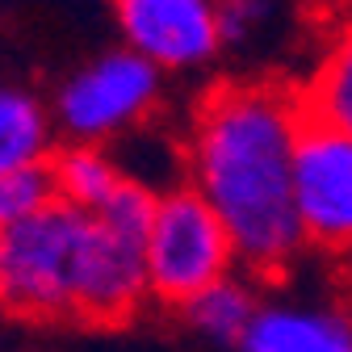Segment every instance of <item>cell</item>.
<instances>
[{
	"label": "cell",
	"instance_id": "obj_2",
	"mask_svg": "<svg viewBox=\"0 0 352 352\" xmlns=\"http://www.w3.org/2000/svg\"><path fill=\"white\" fill-rule=\"evenodd\" d=\"M155 185L130 181L101 214L63 201L0 227V311L30 323H126L143 311V231Z\"/></svg>",
	"mask_w": 352,
	"mask_h": 352
},
{
	"label": "cell",
	"instance_id": "obj_13",
	"mask_svg": "<svg viewBox=\"0 0 352 352\" xmlns=\"http://www.w3.org/2000/svg\"><path fill=\"white\" fill-rule=\"evenodd\" d=\"M273 5L269 0H218V34L223 47H243L264 25H269Z\"/></svg>",
	"mask_w": 352,
	"mask_h": 352
},
{
	"label": "cell",
	"instance_id": "obj_6",
	"mask_svg": "<svg viewBox=\"0 0 352 352\" xmlns=\"http://www.w3.org/2000/svg\"><path fill=\"white\" fill-rule=\"evenodd\" d=\"M126 51H135L164 76L201 72L223 51L218 0H109Z\"/></svg>",
	"mask_w": 352,
	"mask_h": 352
},
{
	"label": "cell",
	"instance_id": "obj_8",
	"mask_svg": "<svg viewBox=\"0 0 352 352\" xmlns=\"http://www.w3.org/2000/svg\"><path fill=\"white\" fill-rule=\"evenodd\" d=\"M298 101L306 122L331 126L352 139V13L336 17L323 30L315 63L298 88Z\"/></svg>",
	"mask_w": 352,
	"mask_h": 352
},
{
	"label": "cell",
	"instance_id": "obj_4",
	"mask_svg": "<svg viewBox=\"0 0 352 352\" xmlns=\"http://www.w3.org/2000/svg\"><path fill=\"white\" fill-rule=\"evenodd\" d=\"M143 264L151 302L172 306V311H181L206 285L239 269L223 223L189 185L155 189L151 218L143 231Z\"/></svg>",
	"mask_w": 352,
	"mask_h": 352
},
{
	"label": "cell",
	"instance_id": "obj_10",
	"mask_svg": "<svg viewBox=\"0 0 352 352\" xmlns=\"http://www.w3.org/2000/svg\"><path fill=\"white\" fill-rule=\"evenodd\" d=\"M51 176H55V197L80 214H101L135 181V172H126L109 147H80V143L55 147Z\"/></svg>",
	"mask_w": 352,
	"mask_h": 352
},
{
	"label": "cell",
	"instance_id": "obj_5",
	"mask_svg": "<svg viewBox=\"0 0 352 352\" xmlns=\"http://www.w3.org/2000/svg\"><path fill=\"white\" fill-rule=\"evenodd\" d=\"M294 214L306 252H352V139L306 122L294 151Z\"/></svg>",
	"mask_w": 352,
	"mask_h": 352
},
{
	"label": "cell",
	"instance_id": "obj_14",
	"mask_svg": "<svg viewBox=\"0 0 352 352\" xmlns=\"http://www.w3.org/2000/svg\"><path fill=\"white\" fill-rule=\"evenodd\" d=\"M336 294L348 302V311H352V252L336 256Z\"/></svg>",
	"mask_w": 352,
	"mask_h": 352
},
{
	"label": "cell",
	"instance_id": "obj_12",
	"mask_svg": "<svg viewBox=\"0 0 352 352\" xmlns=\"http://www.w3.org/2000/svg\"><path fill=\"white\" fill-rule=\"evenodd\" d=\"M59 197H55L51 164H30V168H17L9 176H0V227L25 223V218L42 214Z\"/></svg>",
	"mask_w": 352,
	"mask_h": 352
},
{
	"label": "cell",
	"instance_id": "obj_11",
	"mask_svg": "<svg viewBox=\"0 0 352 352\" xmlns=\"http://www.w3.org/2000/svg\"><path fill=\"white\" fill-rule=\"evenodd\" d=\"M55 143L59 135L47 101L21 84H0V176L30 164H51Z\"/></svg>",
	"mask_w": 352,
	"mask_h": 352
},
{
	"label": "cell",
	"instance_id": "obj_3",
	"mask_svg": "<svg viewBox=\"0 0 352 352\" xmlns=\"http://www.w3.org/2000/svg\"><path fill=\"white\" fill-rule=\"evenodd\" d=\"M164 101V72L113 47L67 72L47 101L55 135L80 147H109L139 130Z\"/></svg>",
	"mask_w": 352,
	"mask_h": 352
},
{
	"label": "cell",
	"instance_id": "obj_1",
	"mask_svg": "<svg viewBox=\"0 0 352 352\" xmlns=\"http://www.w3.org/2000/svg\"><path fill=\"white\" fill-rule=\"evenodd\" d=\"M306 126L298 88L223 80L193 105L181 135L185 181L223 223L239 269L281 281L306 256L294 214V151Z\"/></svg>",
	"mask_w": 352,
	"mask_h": 352
},
{
	"label": "cell",
	"instance_id": "obj_9",
	"mask_svg": "<svg viewBox=\"0 0 352 352\" xmlns=\"http://www.w3.org/2000/svg\"><path fill=\"white\" fill-rule=\"evenodd\" d=\"M264 285L256 277H248L243 269H235L231 277L206 285L197 298H189L181 306V319L193 331V340H201L214 352H235V344L243 340L256 306H260Z\"/></svg>",
	"mask_w": 352,
	"mask_h": 352
},
{
	"label": "cell",
	"instance_id": "obj_7",
	"mask_svg": "<svg viewBox=\"0 0 352 352\" xmlns=\"http://www.w3.org/2000/svg\"><path fill=\"white\" fill-rule=\"evenodd\" d=\"M235 352H352V311L336 289L264 285Z\"/></svg>",
	"mask_w": 352,
	"mask_h": 352
}]
</instances>
